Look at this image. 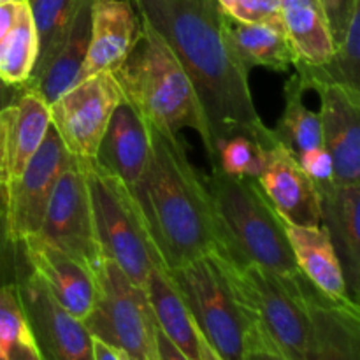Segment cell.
Here are the masks:
<instances>
[{
    "label": "cell",
    "mask_w": 360,
    "mask_h": 360,
    "mask_svg": "<svg viewBox=\"0 0 360 360\" xmlns=\"http://www.w3.org/2000/svg\"><path fill=\"white\" fill-rule=\"evenodd\" d=\"M146 21L181 63L202 109L217 165V144L234 136L262 143L271 134L253 102L248 70L225 39L217 0H136Z\"/></svg>",
    "instance_id": "1"
},
{
    "label": "cell",
    "mask_w": 360,
    "mask_h": 360,
    "mask_svg": "<svg viewBox=\"0 0 360 360\" xmlns=\"http://www.w3.org/2000/svg\"><path fill=\"white\" fill-rule=\"evenodd\" d=\"M150 136L148 164L130 193L165 269L172 271L220 252V236L204 178L179 134L150 125Z\"/></svg>",
    "instance_id": "2"
},
{
    "label": "cell",
    "mask_w": 360,
    "mask_h": 360,
    "mask_svg": "<svg viewBox=\"0 0 360 360\" xmlns=\"http://www.w3.org/2000/svg\"><path fill=\"white\" fill-rule=\"evenodd\" d=\"M123 101L158 130L199 134L211 165L214 162L210 130L192 84L167 42L139 20L136 41L127 58L112 70Z\"/></svg>",
    "instance_id": "3"
},
{
    "label": "cell",
    "mask_w": 360,
    "mask_h": 360,
    "mask_svg": "<svg viewBox=\"0 0 360 360\" xmlns=\"http://www.w3.org/2000/svg\"><path fill=\"white\" fill-rule=\"evenodd\" d=\"M211 200L220 255L236 264H257L283 276H301L281 220L259 183L211 169L202 176Z\"/></svg>",
    "instance_id": "4"
},
{
    "label": "cell",
    "mask_w": 360,
    "mask_h": 360,
    "mask_svg": "<svg viewBox=\"0 0 360 360\" xmlns=\"http://www.w3.org/2000/svg\"><path fill=\"white\" fill-rule=\"evenodd\" d=\"M217 255L252 322L259 347L288 360H306L311 336L306 278L283 276L257 264H236Z\"/></svg>",
    "instance_id": "5"
},
{
    "label": "cell",
    "mask_w": 360,
    "mask_h": 360,
    "mask_svg": "<svg viewBox=\"0 0 360 360\" xmlns=\"http://www.w3.org/2000/svg\"><path fill=\"white\" fill-rule=\"evenodd\" d=\"M197 329L225 360H241L259 347L252 322L229 280L220 257L210 253L169 271Z\"/></svg>",
    "instance_id": "6"
},
{
    "label": "cell",
    "mask_w": 360,
    "mask_h": 360,
    "mask_svg": "<svg viewBox=\"0 0 360 360\" xmlns=\"http://www.w3.org/2000/svg\"><path fill=\"white\" fill-rule=\"evenodd\" d=\"M81 162L102 257L112 260L134 283L144 288L150 271L164 262L144 229L136 200L120 179L98 169L94 160Z\"/></svg>",
    "instance_id": "7"
},
{
    "label": "cell",
    "mask_w": 360,
    "mask_h": 360,
    "mask_svg": "<svg viewBox=\"0 0 360 360\" xmlns=\"http://www.w3.org/2000/svg\"><path fill=\"white\" fill-rule=\"evenodd\" d=\"M95 278L97 299L83 320L90 336L134 360H158L157 322L146 290L109 259L95 269Z\"/></svg>",
    "instance_id": "8"
},
{
    "label": "cell",
    "mask_w": 360,
    "mask_h": 360,
    "mask_svg": "<svg viewBox=\"0 0 360 360\" xmlns=\"http://www.w3.org/2000/svg\"><path fill=\"white\" fill-rule=\"evenodd\" d=\"M123 101L115 74H94L49 104V120L72 157L94 160L112 112Z\"/></svg>",
    "instance_id": "9"
},
{
    "label": "cell",
    "mask_w": 360,
    "mask_h": 360,
    "mask_svg": "<svg viewBox=\"0 0 360 360\" xmlns=\"http://www.w3.org/2000/svg\"><path fill=\"white\" fill-rule=\"evenodd\" d=\"M35 236L94 271L104 260L95 232L86 174L79 158L72 157L56 179L41 229Z\"/></svg>",
    "instance_id": "10"
},
{
    "label": "cell",
    "mask_w": 360,
    "mask_h": 360,
    "mask_svg": "<svg viewBox=\"0 0 360 360\" xmlns=\"http://www.w3.org/2000/svg\"><path fill=\"white\" fill-rule=\"evenodd\" d=\"M72 160L53 125L20 176L6 185V214L16 243L39 232L56 179Z\"/></svg>",
    "instance_id": "11"
},
{
    "label": "cell",
    "mask_w": 360,
    "mask_h": 360,
    "mask_svg": "<svg viewBox=\"0 0 360 360\" xmlns=\"http://www.w3.org/2000/svg\"><path fill=\"white\" fill-rule=\"evenodd\" d=\"M16 290L39 359L94 360L91 336L84 323L51 297L32 269L21 274Z\"/></svg>",
    "instance_id": "12"
},
{
    "label": "cell",
    "mask_w": 360,
    "mask_h": 360,
    "mask_svg": "<svg viewBox=\"0 0 360 360\" xmlns=\"http://www.w3.org/2000/svg\"><path fill=\"white\" fill-rule=\"evenodd\" d=\"M262 146L266 162L255 181L281 220L297 227L322 224L320 193L297 158L274 139L273 132L262 141Z\"/></svg>",
    "instance_id": "13"
},
{
    "label": "cell",
    "mask_w": 360,
    "mask_h": 360,
    "mask_svg": "<svg viewBox=\"0 0 360 360\" xmlns=\"http://www.w3.org/2000/svg\"><path fill=\"white\" fill-rule=\"evenodd\" d=\"M32 273L65 311L83 322L97 299L95 271L56 246L32 236L21 241Z\"/></svg>",
    "instance_id": "14"
},
{
    "label": "cell",
    "mask_w": 360,
    "mask_h": 360,
    "mask_svg": "<svg viewBox=\"0 0 360 360\" xmlns=\"http://www.w3.org/2000/svg\"><path fill=\"white\" fill-rule=\"evenodd\" d=\"M320 123L323 148L330 155L336 186L359 185L360 179V94L341 84H322Z\"/></svg>",
    "instance_id": "15"
},
{
    "label": "cell",
    "mask_w": 360,
    "mask_h": 360,
    "mask_svg": "<svg viewBox=\"0 0 360 360\" xmlns=\"http://www.w3.org/2000/svg\"><path fill=\"white\" fill-rule=\"evenodd\" d=\"M150 148V125L136 108L122 101L109 120L94 164L130 190L146 167Z\"/></svg>",
    "instance_id": "16"
},
{
    "label": "cell",
    "mask_w": 360,
    "mask_h": 360,
    "mask_svg": "<svg viewBox=\"0 0 360 360\" xmlns=\"http://www.w3.org/2000/svg\"><path fill=\"white\" fill-rule=\"evenodd\" d=\"M139 20L129 0H94L90 42L77 83L98 72H112L129 55Z\"/></svg>",
    "instance_id": "17"
},
{
    "label": "cell",
    "mask_w": 360,
    "mask_h": 360,
    "mask_svg": "<svg viewBox=\"0 0 360 360\" xmlns=\"http://www.w3.org/2000/svg\"><path fill=\"white\" fill-rule=\"evenodd\" d=\"M309 348L306 360H360V308L323 297L306 280Z\"/></svg>",
    "instance_id": "18"
},
{
    "label": "cell",
    "mask_w": 360,
    "mask_h": 360,
    "mask_svg": "<svg viewBox=\"0 0 360 360\" xmlns=\"http://www.w3.org/2000/svg\"><path fill=\"white\" fill-rule=\"evenodd\" d=\"M322 227L329 234L341 267L348 295L359 304L360 290V186H334L320 195Z\"/></svg>",
    "instance_id": "19"
},
{
    "label": "cell",
    "mask_w": 360,
    "mask_h": 360,
    "mask_svg": "<svg viewBox=\"0 0 360 360\" xmlns=\"http://www.w3.org/2000/svg\"><path fill=\"white\" fill-rule=\"evenodd\" d=\"M287 236L299 273L315 290L333 302L357 304L348 295L340 257L322 225L297 227L287 224Z\"/></svg>",
    "instance_id": "20"
},
{
    "label": "cell",
    "mask_w": 360,
    "mask_h": 360,
    "mask_svg": "<svg viewBox=\"0 0 360 360\" xmlns=\"http://www.w3.org/2000/svg\"><path fill=\"white\" fill-rule=\"evenodd\" d=\"M221 27L227 44L246 70L264 67L285 72L297 62L283 21L243 23L221 11Z\"/></svg>",
    "instance_id": "21"
},
{
    "label": "cell",
    "mask_w": 360,
    "mask_h": 360,
    "mask_svg": "<svg viewBox=\"0 0 360 360\" xmlns=\"http://www.w3.org/2000/svg\"><path fill=\"white\" fill-rule=\"evenodd\" d=\"M91 4L94 0L77 2L69 28L46 69L34 81L23 84L37 91L48 104L65 94L79 79V72L86 58L88 42H90Z\"/></svg>",
    "instance_id": "22"
},
{
    "label": "cell",
    "mask_w": 360,
    "mask_h": 360,
    "mask_svg": "<svg viewBox=\"0 0 360 360\" xmlns=\"http://www.w3.org/2000/svg\"><path fill=\"white\" fill-rule=\"evenodd\" d=\"M144 290L158 329L190 360H199L197 326L164 264L150 271Z\"/></svg>",
    "instance_id": "23"
},
{
    "label": "cell",
    "mask_w": 360,
    "mask_h": 360,
    "mask_svg": "<svg viewBox=\"0 0 360 360\" xmlns=\"http://www.w3.org/2000/svg\"><path fill=\"white\" fill-rule=\"evenodd\" d=\"M281 21L299 62L323 63L336 44L319 0H281Z\"/></svg>",
    "instance_id": "24"
},
{
    "label": "cell",
    "mask_w": 360,
    "mask_h": 360,
    "mask_svg": "<svg viewBox=\"0 0 360 360\" xmlns=\"http://www.w3.org/2000/svg\"><path fill=\"white\" fill-rule=\"evenodd\" d=\"M13 125H11V158L9 181L23 172L30 158L44 141L51 120L49 104L32 88L21 84V94L13 104ZM7 181V183H9Z\"/></svg>",
    "instance_id": "25"
},
{
    "label": "cell",
    "mask_w": 360,
    "mask_h": 360,
    "mask_svg": "<svg viewBox=\"0 0 360 360\" xmlns=\"http://www.w3.org/2000/svg\"><path fill=\"white\" fill-rule=\"evenodd\" d=\"M306 86L302 84L297 74L285 83V108L278 120L276 127L271 129L274 139L290 151L295 158L304 155L306 151L323 146L322 123L319 112L308 109L304 104Z\"/></svg>",
    "instance_id": "26"
},
{
    "label": "cell",
    "mask_w": 360,
    "mask_h": 360,
    "mask_svg": "<svg viewBox=\"0 0 360 360\" xmlns=\"http://www.w3.org/2000/svg\"><path fill=\"white\" fill-rule=\"evenodd\" d=\"M295 74L306 90H316L322 84H341L360 94V6L352 16L350 27L333 56L323 63H294Z\"/></svg>",
    "instance_id": "27"
},
{
    "label": "cell",
    "mask_w": 360,
    "mask_h": 360,
    "mask_svg": "<svg viewBox=\"0 0 360 360\" xmlns=\"http://www.w3.org/2000/svg\"><path fill=\"white\" fill-rule=\"evenodd\" d=\"M37 51V32L27 0L14 27L0 42V79L11 86L27 83L35 67Z\"/></svg>",
    "instance_id": "28"
},
{
    "label": "cell",
    "mask_w": 360,
    "mask_h": 360,
    "mask_svg": "<svg viewBox=\"0 0 360 360\" xmlns=\"http://www.w3.org/2000/svg\"><path fill=\"white\" fill-rule=\"evenodd\" d=\"M77 2L79 0H28L32 20L37 32L39 51L35 67L27 83L34 81L55 55L56 48L69 28Z\"/></svg>",
    "instance_id": "29"
},
{
    "label": "cell",
    "mask_w": 360,
    "mask_h": 360,
    "mask_svg": "<svg viewBox=\"0 0 360 360\" xmlns=\"http://www.w3.org/2000/svg\"><path fill=\"white\" fill-rule=\"evenodd\" d=\"M0 359L41 360L18 297L16 285H0Z\"/></svg>",
    "instance_id": "30"
},
{
    "label": "cell",
    "mask_w": 360,
    "mask_h": 360,
    "mask_svg": "<svg viewBox=\"0 0 360 360\" xmlns=\"http://www.w3.org/2000/svg\"><path fill=\"white\" fill-rule=\"evenodd\" d=\"M266 162V151L260 141L246 136H234L217 144V165L231 176H245L257 179Z\"/></svg>",
    "instance_id": "31"
},
{
    "label": "cell",
    "mask_w": 360,
    "mask_h": 360,
    "mask_svg": "<svg viewBox=\"0 0 360 360\" xmlns=\"http://www.w3.org/2000/svg\"><path fill=\"white\" fill-rule=\"evenodd\" d=\"M30 269L21 243L9 234L6 214V186H0V285H16L21 274Z\"/></svg>",
    "instance_id": "32"
},
{
    "label": "cell",
    "mask_w": 360,
    "mask_h": 360,
    "mask_svg": "<svg viewBox=\"0 0 360 360\" xmlns=\"http://www.w3.org/2000/svg\"><path fill=\"white\" fill-rule=\"evenodd\" d=\"M227 16L243 23L281 21V0H217Z\"/></svg>",
    "instance_id": "33"
},
{
    "label": "cell",
    "mask_w": 360,
    "mask_h": 360,
    "mask_svg": "<svg viewBox=\"0 0 360 360\" xmlns=\"http://www.w3.org/2000/svg\"><path fill=\"white\" fill-rule=\"evenodd\" d=\"M297 160L302 165L306 174L313 179L320 195L336 186V183H334L333 160H330V155L327 153L326 148L320 146L315 148V150L306 151Z\"/></svg>",
    "instance_id": "34"
},
{
    "label": "cell",
    "mask_w": 360,
    "mask_h": 360,
    "mask_svg": "<svg viewBox=\"0 0 360 360\" xmlns=\"http://www.w3.org/2000/svg\"><path fill=\"white\" fill-rule=\"evenodd\" d=\"M319 4L322 7L323 16L329 25V32L338 48L347 35L352 16L360 6V0H319Z\"/></svg>",
    "instance_id": "35"
},
{
    "label": "cell",
    "mask_w": 360,
    "mask_h": 360,
    "mask_svg": "<svg viewBox=\"0 0 360 360\" xmlns=\"http://www.w3.org/2000/svg\"><path fill=\"white\" fill-rule=\"evenodd\" d=\"M27 0H0V42L16 23Z\"/></svg>",
    "instance_id": "36"
},
{
    "label": "cell",
    "mask_w": 360,
    "mask_h": 360,
    "mask_svg": "<svg viewBox=\"0 0 360 360\" xmlns=\"http://www.w3.org/2000/svg\"><path fill=\"white\" fill-rule=\"evenodd\" d=\"M157 348H158V360H190L179 350L176 345H172L167 338L164 336L157 326Z\"/></svg>",
    "instance_id": "37"
},
{
    "label": "cell",
    "mask_w": 360,
    "mask_h": 360,
    "mask_svg": "<svg viewBox=\"0 0 360 360\" xmlns=\"http://www.w3.org/2000/svg\"><path fill=\"white\" fill-rule=\"evenodd\" d=\"M91 355H94V360H122L120 350L97 338H91Z\"/></svg>",
    "instance_id": "38"
},
{
    "label": "cell",
    "mask_w": 360,
    "mask_h": 360,
    "mask_svg": "<svg viewBox=\"0 0 360 360\" xmlns=\"http://www.w3.org/2000/svg\"><path fill=\"white\" fill-rule=\"evenodd\" d=\"M21 94V86H11L0 79V111L13 105L16 102L18 95Z\"/></svg>",
    "instance_id": "39"
},
{
    "label": "cell",
    "mask_w": 360,
    "mask_h": 360,
    "mask_svg": "<svg viewBox=\"0 0 360 360\" xmlns=\"http://www.w3.org/2000/svg\"><path fill=\"white\" fill-rule=\"evenodd\" d=\"M241 360H288L285 357H281L280 354L273 350H267V348L262 347H255V348H250L245 355H243Z\"/></svg>",
    "instance_id": "40"
},
{
    "label": "cell",
    "mask_w": 360,
    "mask_h": 360,
    "mask_svg": "<svg viewBox=\"0 0 360 360\" xmlns=\"http://www.w3.org/2000/svg\"><path fill=\"white\" fill-rule=\"evenodd\" d=\"M197 336H199V360H225L211 348V345L204 340V336L200 334L199 329H197Z\"/></svg>",
    "instance_id": "41"
},
{
    "label": "cell",
    "mask_w": 360,
    "mask_h": 360,
    "mask_svg": "<svg viewBox=\"0 0 360 360\" xmlns=\"http://www.w3.org/2000/svg\"><path fill=\"white\" fill-rule=\"evenodd\" d=\"M120 357H122V360H134V359H130L127 354H123V352H120Z\"/></svg>",
    "instance_id": "42"
},
{
    "label": "cell",
    "mask_w": 360,
    "mask_h": 360,
    "mask_svg": "<svg viewBox=\"0 0 360 360\" xmlns=\"http://www.w3.org/2000/svg\"><path fill=\"white\" fill-rule=\"evenodd\" d=\"M0 360H2V359H0Z\"/></svg>",
    "instance_id": "43"
}]
</instances>
